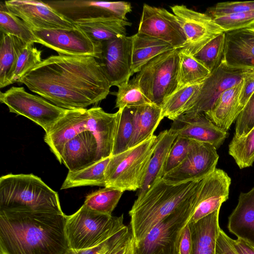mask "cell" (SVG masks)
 I'll return each mask as SVG.
<instances>
[{
  "label": "cell",
  "mask_w": 254,
  "mask_h": 254,
  "mask_svg": "<svg viewBox=\"0 0 254 254\" xmlns=\"http://www.w3.org/2000/svg\"><path fill=\"white\" fill-rule=\"evenodd\" d=\"M63 213L0 210V254H67Z\"/></svg>",
  "instance_id": "7a4b0ae2"
},
{
  "label": "cell",
  "mask_w": 254,
  "mask_h": 254,
  "mask_svg": "<svg viewBox=\"0 0 254 254\" xmlns=\"http://www.w3.org/2000/svg\"><path fill=\"white\" fill-rule=\"evenodd\" d=\"M186 38L184 48L193 56L214 38L225 32L207 14L196 11L185 5L171 7Z\"/></svg>",
  "instance_id": "7c38bea8"
},
{
  "label": "cell",
  "mask_w": 254,
  "mask_h": 254,
  "mask_svg": "<svg viewBox=\"0 0 254 254\" xmlns=\"http://www.w3.org/2000/svg\"><path fill=\"white\" fill-rule=\"evenodd\" d=\"M228 236L222 230L216 242V254H237L228 240Z\"/></svg>",
  "instance_id": "c3c4849f"
},
{
  "label": "cell",
  "mask_w": 254,
  "mask_h": 254,
  "mask_svg": "<svg viewBox=\"0 0 254 254\" xmlns=\"http://www.w3.org/2000/svg\"><path fill=\"white\" fill-rule=\"evenodd\" d=\"M179 57L178 89L201 83L210 75L209 70L185 50L179 49Z\"/></svg>",
  "instance_id": "1f68e13d"
},
{
  "label": "cell",
  "mask_w": 254,
  "mask_h": 254,
  "mask_svg": "<svg viewBox=\"0 0 254 254\" xmlns=\"http://www.w3.org/2000/svg\"><path fill=\"white\" fill-rule=\"evenodd\" d=\"M121 111L120 118L114 142L112 155L128 148L134 133V118L132 108H125Z\"/></svg>",
  "instance_id": "60d3db41"
},
{
  "label": "cell",
  "mask_w": 254,
  "mask_h": 254,
  "mask_svg": "<svg viewBox=\"0 0 254 254\" xmlns=\"http://www.w3.org/2000/svg\"><path fill=\"white\" fill-rule=\"evenodd\" d=\"M251 70L230 66L222 60L203 82L198 93L186 113H204L210 110L224 91L239 84Z\"/></svg>",
  "instance_id": "9a60e30c"
},
{
  "label": "cell",
  "mask_w": 254,
  "mask_h": 254,
  "mask_svg": "<svg viewBox=\"0 0 254 254\" xmlns=\"http://www.w3.org/2000/svg\"><path fill=\"white\" fill-rule=\"evenodd\" d=\"M202 83L203 82L177 89L160 107L162 119L166 117L174 121L186 113L196 97Z\"/></svg>",
  "instance_id": "4dcf8cb0"
},
{
  "label": "cell",
  "mask_w": 254,
  "mask_h": 254,
  "mask_svg": "<svg viewBox=\"0 0 254 254\" xmlns=\"http://www.w3.org/2000/svg\"><path fill=\"white\" fill-rule=\"evenodd\" d=\"M7 10L16 16L31 30L72 29L74 23L45 1L11 0L4 1Z\"/></svg>",
  "instance_id": "5bb4252c"
},
{
  "label": "cell",
  "mask_w": 254,
  "mask_h": 254,
  "mask_svg": "<svg viewBox=\"0 0 254 254\" xmlns=\"http://www.w3.org/2000/svg\"><path fill=\"white\" fill-rule=\"evenodd\" d=\"M254 10V1L219 2L209 7L206 14L212 18L223 15Z\"/></svg>",
  "instance_id": "7bdbcfd3"
},
{
  "label": "cell",
  "mask_w": 254,
  "mask_h": 254,
  "mask_svg": "<svg viewBox=\"0 0 254 254\" xmlns=\"http://www.w3.org/2000/svg\"><path fill=\"white\" fill-rule=\"evenodd\" d=\"M225 44V32L213 39L193 56L210 72L221 64Z\"/></svg>",
  "instance_id": "74e56055"
},
{
  "label": "cell",
  "mask_w": 254,
  "mask_h": 254,
  "mask_svg": "<svg viewBox=\"0 0 254 254\" xmlns=\"http://www.w3.org/2000/svg\"><path fill=\"white\" fill-rule=\"evenodd\" d=\"M45 2L73 22L102 17L127 20V14L131 12L132 8L129 2L124 1L67 0Z\"/></svg>",
  "instance_id": "2e32d148"
},
{
  "label": "cell",
  "mask_w": 254,
  "mask_h": 254,
  "mask_svg": "<svg viewBox=\"0 0 254 254\" xmlns=\"http://www.w3.org/2000/svg\"><path fill=\"white\" fill-rule=\"evenodd\" d=\"M123 192L115 188L104 187L88 194L83 204L96 212L112 215Z\"/></svg>",
  "instance_id": "d590c367"
},
{
  "label": "cell",
  "mask_w": 254,
  "mask_h": 254,
  "mask_svg": "<svg viewBox=\"0 0 254 254\" xmlns=\"http://www.w3.org/2000/svg\"><path fill=\"white\" fill-rule=\"evenodd\" d=\"M115 254H136L135 243L132 237L127 243Z\"/></svg>",
  "instance_id": "f907efd6"
},
{
  "label": "cell",
  "mask_w": 254,
  "mask_h": 254,
  "mask_svg": "<svg viewBox=\"0 0 254 254\" xmlns=\"http://www.w3.org/2000/svg\"><path fill=\"white\" fill-rule=\"evenodd\" d=\"M199 181L172 185L162 179L138 196L128 212L129 228L135 243L142 240L157 223L186 200Z\"/></svg>",
  "instance_id": "277c9868"
},
{
  "label": "cell",
  "mask_w": 254,
  "mask_h": 254,
  "mask_svg": "<svg viewBox=\"0 0 254 254\" xmlns=\"http://www.w3.org/2000/svg\"><path fill=\"white\" fill-rule=\"evenodd\" d=\"M227 228L254 247V187L240 193L238 204L228 217Z\"/></svg>",
  "instance_id": "603a6c76"
},
{
  "label": "cell",
  "mask_w": 254,
  "mask_h": 254,
  "mask_svg": "<svg viewBox=\"0 0 254 254\" xmlns=\"http://www.w3.org/2000/svg\"><path fill=\"white\" fill-rule=\"evenodd\" d=\"M179 51L176 49L156 57L133 77L145 96L160 107L178 89Z\"/></svg>",
  "instance_id": "9c48e42d"
},
{
  "label": "cell",
  "mask_w": 254,
  "mask_h": 254,
  "mask_svg": "<svg viewBox=\"0 0 254 254\" xmlns=\"http://www.w3.org/2000/svg\"><path fill=\"white\" fill-rule=\"evenodd\" d=\"M191 250V238L188 223L184 228L181 233L179 245V254H190Z\"/></svg>",
  "instance_id": "7dc6e473"
},
{
  "label": "cell",
  "mask_w": 254,
  "mask_h": 254,
  "mask_svg": "<svg viewBox=\"0 0 254 254\" xmlns=\"http://www.w3.org/2000/svg\"><path fill=\"white\" fill-rule=\"evenodd\" d=\"M132 37L131 75L156 57L174 49L171 45L137 32Z\"/></svg>",
  "instance_id": "83f0119b"
},
{
  "label": "cell",
  "mask_w": 254,
  "mask_h": 254,
  "mask_svg": "<svg viewBox=\"0 0 254 254\" xmlns=\"http://www.w3.org/2000/svg\"><path fill=\"white\" fill-rule=\"evenodd\" d=\"M124 216L96 212L85 204L66 217L65 233L70 249L79 251L95 247L117 233L125 225Z\"/></svg>",
  "instance_id": "52a82bcc"
},
{
  "label": "cell",
  "mask_w": 254,
  "mask_h": 254,
  "mask_svg": "<svg viewBox=\"0 0 254 254\" xmlns=\"http://www.w3.org/2000/svg\"><path fill=\"white\" fill-rule=\"evenodd\" d=\"M18 82L66 110L98 103L107 97L111 87L95 58L62 54L44 60Z\"/></svg>",
  "instance_id": "6da1fadb"
},
{
  "label": "cell",
  "mask_w": 254,
  "mask_h": 254,
  "mask_svg": "<svg viewBox=\"0 0 254 254\" xmlns=\"http://www.w3.org/2000/svg\"><path fill=\"white\" fill-rule=\"evenodd\" d=\"M59 161L71 172H77L98 162V145L94 132H82L66 142Z\"/></svg>",
  "instance_id": "44dd1931"
},
{
  "label": "cell",
  "mask_w": 254,
  "mask_h": 254,
  "mask_svg": "<svg viewBox=\"0 0 254 254\" xmlns=\"http://www.w3.org/2000/svg\"><path fill=\"white\" fill-rule=\"evenodd\" d=\"M228 153L240 169L252 166L254 162V127L243 137L234 136L228 146Z\"/></svg>",
  "instance_id": "8d00e7d4"
},
{
  "label": "cell",
  "mask_w": 254,
  "mask_h": 254,
  "mask_svg": "<svg viewBox=\"0 0 254 254\" xmlns=\"http://www.w3.org/2000/svg\"><path fill=\"white\" fill-rule=\"evenodd\" d=\"M73 23L97 46L103 42L126 36L127 27L131 25L127 20L115 17L81 20Z\"/></svg>",
  "instance_id": "d4e9b609"
},
{
  "label": "cell",
  "mask_w": 254,
  "mask_h": 254,
  "mask_svg": "<svg viewBox=\"0 0 254 254\" xmlns=\"http://www.w3.org/2000/svg\"><path fill=\"white\" fill-rule=\"evenodd\" d=\"M177 136L212 145L218 149L229 133L212 122L203 113H185L173 121L169 129Z\"/></svg>",
  "instance_id": "ffe728a7"
},
{
  "label": "cell",
  "mask_w": 254,
  "mask_h": 254,
  "mask_svg": "<svg viewBox=\"0 0 254 254\" xmlns=\"http://www.w3.org/2000/svg\"><path fill=\"white\" fill-rule=\"evenodd\" d=\"M0 33V87L3 88L20 52L27 43L13 36Z\"/></svg>",
  "instance_id": "d6a6232c"
},
{
  "label": "cell",
  "mask_w": 254,
  "mask_h": 254,
  "mask_svg": "<svg viewBox=\"0 0 254 254\" xmlns=\"http://www.w3.org/2000/svg\"><path fill=\"white\" fill-rule=\"evenodd\" d=\"M121 111L108 113L100 107L68 110L45 134L44 141L59 161L64 144L85 131L94 132L98 145V161L112 156Z\"/></svg>",
  "instance_id": "3957f363"
},
{
  "label": "cell",
  "mask_w": 254,
  "mask_h": 254,
  "mask_svg": "<svg viewBox=\"0 0 254 254\" xmlns=\"http://www.w3.org/2000/svg\"><path fill=\"white\" fill-rule=\"evenodd\" d=\"M42 62L41 51L35 47L34 44H26L8 75L4 87L19 82L21 77Z\"/></svg>",
  "instance_id": "836d02e7"
},
{
  "label": "cell",
  "mask_w": 254,
  "mask_h": 254,
  "mask_svg": "<svg viewBox=\"0 0 254 254\" xmlns=\"http://www.w3.org/2000/svg\"><path fill=\"white\" fill-rule=\"evenodd\" d=\"M63 213L59 195L32 174H8L0 178V210Z\"/></svg>",
  "instance_id": "5b68a950"
},
{
  "label": "cell",
  "mask_w": 254,
  "mask_h": 254,
  "mask_svg": "<svg viewBox=\"0 0 254 254\" xmlns=\"http://www.w3.org/2000/svg\"><path fill=\"white\" fill-rule=\"evenodd\" d=\"M171 45L184 47L186 38L176 16L164 8L144 4L138 32Z\"/></svg>",
  "instance_id": "e0dca14e"
},
{
  "label": "cell",
  "mask_w": 254,
  "mask_h": 254,
  "mask_svg": "<svg viewBox=\"0 0 254 254\" xmlns=\"http://www.w3.org/2000/svg\"><path fill=\"white\" fill-rule=\"evenodd\" d=\"M111 157L75 172H68L61 190L83 186L106 187L105 172Z\"/></svg>",
  "instance_id": "f546056e"
},
{
  "label": "cell",
  "mask_w": 254,
  "mask_h": 254,
  "mask_svg": "<svg viewBox=\"0 0 254 254\" xmlns=\"http://www.w3.org/2000/svg\"><path fill=\"white\" fill-rule=\"evenodd\" d=\"M190 139L177 136L168 155L164 168V174L179 165L187 155Z\"/></svg>",
  "instance_id": "ee69618b"
},
{
  "label": "cell",
  "mask_w": 254,
  "mask_h": 254,
  "mask_svg": "<svg viewBox=\"0 0 254 254\" xmlns=\"http://www.w3.org/2000/svg\"><path fill=\"white\" fill-rule=\"evenodd\" d=\"M254 127V93L236 120L235 136L246 135Z\"/></svg>",
  "instance_id": "f6af8a7d"
},
{
  "label": "cell",
  "mask_w": 254,
  "mask_h": 254,
  "mask_svg": "<svg viewBox=\"0 0 254 254\" xmlns=\"http://www.w3.org/2000/svg\"><path fill=\"white\" fill-rule=\"evenodd\" d=\"M199 183L186 200L135 243L136 254H179L180 237L194 210Z\"/></svg>",
  "instance_id": "ba28073f"
},
{
  "label": "cell",
  "mask_w": 254,
  "mask_h": 254,
  "mask_svg": "<svg viewBox=\"0 0 254 254\" xmlns=\"http://www.w3.org/2000/svg\"><path fill=\"white\" fill-rule=\"evenodd\" d=\"M225 34L222 60L232 67L254 70V27Z\"/></svg>",
  "instance_id": "7402d4cb"
},
{
  "label": "cell",
  "mask_w": 254,
  "mask_h": 254,
  "mask_svg": "<svg viewBox=\"0 0 254 254\" xmlns=\"http://www.w3.org/2000/svg\"><path fill=\"white\" fill-rule=\"evenodd\" d=\"M218 159L217 149L212 145L190 139L185 159L176 167L165 174L162 180L172 185L199 181L215 171Z\"/></svg>",
  "instance_id": "8fae6325"
},
{
  "label": "cell",
  "mask_w": 254,
  "mask_h": 254,
  "mask_svg": "<svg viewBox=\"0 0 254 254\" xmlns=\"http://www.w3.org/2000/svg\"><path fill=\"white\" fill-rule=\"evenodd\" d=\"M40 43L58 54L91 56L98 59L100 46L96 45L78 28L72 29L32 30Z\"/></svg>",
  "instance_id": "ac0fdd59"
},
{
  "label": "cell",
  "mask_w": 254,
  "mask_h": 254,
  "mask_svg": "<svg viewBox=\"0 0 254 254\" xmlns=\"http://www.w3.org/2000/svg\"><path fill=\"white\" fill-rule=\"evenodd\" d=\"M228 240L237 254H254V247L247 241L240 238L234 240L229 237Z\"/></svg>",
  "instance_id": "681fc988"
},
{
  "label": "cell",
  "mask_w": 254,
  "mask_h": 254,
  "mask_svg": "<svg viewBox=\"0 0 254 254\" xmlns=\"http://www.w3.org/2000/svg\"><path fill=\"white\" fill-rule=\"evenodd\" d=\"M96 59L111 86L118 87L131 75L132 37L123 36L101 43Z\"/></svg>",
  "instance_id": "4fadbf2b"
},
{
  "label": "cell",
  "mask_w": 254,
  "mask_h": 254,
  "mask_svg": "<svg viewBox=\"0 0 254 254\" xmlns=\"http://www.w3.org/2000/svg\"><path fill=\"white\" fill-rule=\"evenodd\" d=\"M177 136L169 129L164 130L157 136V140L150 159L143 184L139 190L137 196L143 194L152 185L162 179L169 150Z\"/></svg>",
  "instance_id": "4316f807"
},
{
  "label": "cell",
  "mask_w": 254,
  "mask_h": 254,
  "mask_svg": "<svg viewBox=\"0 0 254 254\" xmlns=\"http://www.w3.org/2000/svg\"><path fill=\"white\" fill-rule=\"evenodd\" d=\"M157 140L153 135L141 143L111 156L105 172L106 187L124 192L140 189Z\"/></svg>",
  "instance_id": "8992f818"
},
{
  "label": "cell",
  "mask_w": 254,
  "mask_h": 254,
  "mask_svg": "<svg viewBox=\"0 0 254 254\" xmlns=\"http://www.w3.org/2000/svg\"><path fill=\"white\" fill-rule=\"evenodd\" d=\"M243 80L239 84L224 91L213 108L204 113L207 118L220 128L227 131L240 114L239 99Z\"/></svg>",
  "instance_id": "484cf974"
},
{
  "label": "cell",
  "mask_w": 254,
  "mask_h": 254,
  "mask_svg": "<svg viewBox=\"0 0 254 254\" xmlns=\"http://www.w3.org/2000/svg\"><path fill=\"white\" fill-rule=\"evenodd\" d=\"M219 210L194 223H188L191 238L190 254H216V245L221 228Z\"/></svg>",
  "instance_id": "cb8c5ba5"
},
{
  "label": "cell",
  "mask_w": 254,
  "mask_h": 254,
  "mask_svg": "<svg viewBox=\"0 0 254 254\" xmlns=\"http://www.w3.org/2000/svg\"><path fill=\"white\" fill-rule=\"evenodd\" d=\"M116 94V108H134L152 103L143 93L134 78L118 87Z\"/></svg>",
  "instance_id": "f35d334b"
},
{
  "label": "cell",
  "mask_w": 254,
  "mask_h": 254,
  "mask_svg": "<svg viewBox=\"0 0 254 254\" xmlns=\"http://www.w3.org/2000/svg\"><path fill=\"white\" fill-rule=\"evenodd\" d=\"M132 237L130 228L125 226L100 244L85 250H71L67 254H115Z\"/></svg>",
  "instance_id": "ab89813d"
},
{
  "label": "cell",
  "mask_w": 254,
  "mask_h": 254,
  "mask_svg": "<svg viewBox=\"0 0 254 254\" xmlns=\"http://www.w3.org/2000/svg\"><path fill=\"white\" fill-rule=\"evenodd\" d=\"M0 32L19 38L27 44L38 43L31 29L21 19L9 12L4 4H0Z\"/></svg>",
  "instance_id": "e575fe53"
},
{
  "label": "cell",
  "mask_w": 254,
  "mask_h": 254,
  "mask_svg": "<svg viewBox=\"0 0 254 254\" xmlns=\"http://www.w3.org/2000/svg\"><path fill=\"white\" fill-rule=\"evenodd\" d=\"M213 19L225 32L254 27V10L223 15Z\"/></svg>",
  "instance_id": "b9f144b4"
},
{
  "label": "cell",
  "mask_w": 254,
  "mask_h": 254,
  "mask_svg": "<svg viewBox=\"0 0 254 254\" xmlns=\"http://www.w3.org/2000/svg\"><path fill=\"white\" fill-rule=\"evenodd\" d=\"M0 101L9 112L23 116L49 133L68 110L59 107L45 98L28 93L22 87H12L0 92Z\"/></svg>",
  "instance_id": "30bf717a"
},
{
  "label": "cell",
  "mask_w": 254,
  "mask_h": 254,
  "mask_svg": "<svg viewBox=\"0 0 254 254\" xmlns=\"http://www.w3.org/2000/svg\"><path fill=\"white\" fill-rule=\"evenodd\" d=\"M134 133L128 148L146 140L154 135V132L162 121L161 107L153 103L132 108Z\"/></svg>",
  "instance_id": "f1b7e54d"
},
{
  "label": "cell",
  "mask_w": 254,
  "mask_h": 254,
  "mask_svg": "<svg viewBox=\"0 0 254 254\" xmlns=\"http://www.w3.org/2000/svg\"><path fill=\"white\" fill-rule=\"evenodd\" d=\"M254 93V70H251L243 78V85L239 99V109L240 112Z\"/></svg>",
  "instance_id": "bcb514c9"
},
{
  "label": "cell",
  "mask_w": 254,
  "mask_h": 254,
  "mask_svg": "<svg viewBox=\"0 0 254 254\" xmlns=\"http://www.w3.org/2000/svg\"><path fill=\"white\" fill-rule=\"evenodd\" d=\"M231 179L224 170L216 168L199 181L194 210L188 223H194L219 210L229 197Z\"/></svg>",
  "instance_id": "d6986e66"
}]
</instances>
